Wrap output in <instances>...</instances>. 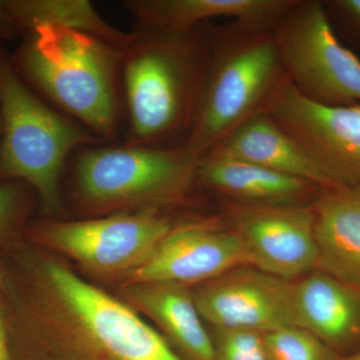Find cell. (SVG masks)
<instances>
[{
    "label": "cell",
    "instance_id": "obj_1",
    "mask_svg": "<svg viewBox=\"0 0 360 360\" xmlns=\"http://www.w3.org/2000/svg\"><path fill=\"white\" fill-rule=\"evenodd\" d=\"M11 253L0 274L11 347L34 360H182L136 310L60 260Z\"/></svg>",
    "mask_w": 360,
    "mask_h": 360
},
{
    "label": "cell",
    "instance_id": "obj_2",
    "mask_svg": "<svg viewBox=\"0 0 360 360\" xmlns=\"http://www.w3.org/2000/svg\"><path fill=\"white\" fill-rule=\"evenodd\" d=\"M205 25L189 32L139 25L122 49L124 143L177 148L193 127L207 63Z\"/></svg>",
    "mask_w": 360,
    "mask_h": 360
},
{
    "label": "cell",
    "instance_id": "obj_3",
    "mask_svg": "<svg viewBox=\"0 0 360 360\" xmlns=\"http://www.w3.org/2000/svg\"><path fill=\"white\" fill-rule=\"evenodd\" d=\"M26 34L13 60L18 72L99 139H115L123 110L122 49L56 25Z\"/></svg>",
    "mask_w": 360,
    "mask_h": 360
},
{
    "label": "cell",
    "instance_id": "obj_4",
    "mask_svg": "<svg viewBox=\"0 0 360 360\" xmlns=\"http://www.w3.org/2000/svg\"><path fill=\"white\" fill-rule=\"evenodd\" d=\"M207 63L184 148L200 160L241 123L265 111L285 78L276 35L231 22L208 26Z\"/></svg>",
    "mask_w": 360,
    "mask_h": 360
},
{
    "label": "cell",
    "instance_id": "obj_5",
    "mask_svg": "<svg viewBox=\"0 0 360 360\" xmlns=\"http://www.w3.org/2000/svg\"><path fill=\"white\" fill-rule=\"evenodd\" d=\"M0 112V177L28 184L45 212L60 214V177L68 158L104 141L40 101L23 84L13 59L1 47Z\"/></svg>",
    "mask_w": 360,
    "mask_h": 360
},
{
    "label": "cell",
    "instance_id": "obj_6",
    "mask_svg": "<svg viewBox=\"0 0 360 360\" xmlns=\"http://www.w3.org/2000/svg\"><path fill=\"white\" fill-rule=\"evenodd\" d=\"M75 195L96 217L179 205L196 184L198 160L184 146H86L75 153Z\"/></svg>",
    "mask_w": 360,
    "mask_h": 360
},
{
    "label": "cell",
    "instance_id": "obj_7",
    "mask_svg": "<svg viewBox=\"0 0 360 360\" xmlns=\"http://www.w3.org/2000/svg\"><path fill=\"white\" fill-rule=\"evenodd\" d=\"M284 73L324 105L360 103V59L336 34L323 1L296 0L274 30Z\"/></svg>",
    "mask_w": 360,
    "mask_h": 360
},
{
    "label": "cell",
    "instance_id": "obj_8",
    "mask_svg": "<svg viewBox=\"0 0 360 360\" xmlns=\"http://www.w3.org/2000/svg\"><path fill=\"white\" fill-rule=\"evenodd\" d=\"M176 225L163 208H146L78 221L49 220L37 224L33 234L92 271L127 276Z\"/></svg>",
    "mask_w": 360,
    "mask_h": 360
},
{
    "label": "cell",
    "instance_id": "obj_9",
    "mask_svg": "<svg viewBox=\"0 0 360 360\" xmlns=\"http://www.w3.org/2000/svg\"><path fill=\"white\" fill-rule=\"evenodd\" d=\"M265 111L333 188H360V103L330 106L303 96L285 77Z\"/></svg>",
    "mask_w": 360,
    "mask_h": 360
},
{
    "label": "cell",
    "instance_id": "obj_10",
    "mask_svg": "<svg viewBox=\"0 0 360 360\" xmlns=\"http://www.w3.org/2000/svg\"><path fill=\"white\" fill-rule=\"evenodd\" d=\"M224 220L238 234L250 266L288 281L317 269L311 205H245L229 201Z\"/></svg>",
    "mask_w": 360,
    "mask_h": 360
},
{
    "label": "cell",
    "instance_id": "obj_11",
    "mask_svg": "<svg viewBox=\"0 0 360 360\" xmlns=\"http://www.w3.org/2000/svg\"><path fill=\"white\" fill-rule=\"evenodd\" d=\"M201 317L213 328L260 333L298 326L295 281L241 265L193 291Z\"/></svg>",
    "mask_w": 360,
    "mask_h": 360
},
{
    "label": "cell",
    "instance_id": "obj_12",
    "mask_svg": "<svg viewBox=\"0 0 360 360\" xmlns=\"http://www.w3.org/2000/svg\"><path fill=\"white\" fill-rule=\"evenodd\" d=\"M248 265L243 243L224 219L177 224L124 284L165 283L193 285Z\"/></svg>",
    "mask_w": 360,
    "mask_h": 360
},
{
    "label": "cell",
    "instance_id": "obj_13",
    "mask_svg": "<svg viewBox=\"0 0 360 360\" xmlns=\"http://www.w3.org/2000/svg\"><path fill=\"white\" fill-rule=\"evenodd\" d=\"M196 184L245 205H312L323 189L307 180L212 155L198 160Z\"/></svg>",
    "mask_w": 360,
    "mask_h": 360
},
{
    "label": "cell",
    "instance_id": "obj_14",
    "mask_svg": "<svg viewBox=\"0 0 360 360\" xmlns=\"http://www.w3.org/2000/svg\"><path fill=\"white\" fill-rule=\"evenodd\" d=\"M296 0H129L124 6L139 25L189 32L226 18L252 30L274 32Z\"/></svg>",
    "mask_w": 360,
    "mask_h": 360
},
{
    "label": "cell",
    "instance_id": "obj_15",
    "mask_svg": "<svg viewBox=\"0 0 360 360\" xmlns=\"http://www.w3.org/2000/svg\"><path fill=\"white\" fill-rule=\"evenodd\" d=\"M311 207L316 269L360 288V188L322 189Z\"/></svg>",
    "mask_w": 360,
    "mask_h": 360
},
{
    "label": "cell",
    "instance_id": "obj_16",
    "mask_svg": "<svg viewBox=\"0 0 360 360\" xmlns=\"http://www.w3.org/2000/svg\"><path fill=\"white\" fill-rule=\"evenodd\" d=\"M296 316L333 350L360 340V288L315 269L295 281Z\"/></svg>",
    "mask_w": 360,
    "mask_h": 360
},
{
    "label": "cell",
    "instance_id": "obj_17",
    "mask_svg": "<svg viewBox=\"0 0 360 360\" xmlns=\"http://www.w3.org/2000/svg\"><path fill=\"white\" fill-rule=\"evenodd\" d=\"M127 304L149 317L168 340L191 360H214L212 335L208 333L188 286L175 283L123 284Z\"/></svg>",
    "mask_w": 360,
    "mask_h": 360
},
{
    "label": "cell",
    "instance_id": "obj_18",
    "mask_svg": "<svg viewBox=\"0 0 360 360\" xmlns=\"http://www.w3.org/2000/svg\"><path fill=\"white\" fill-rule=\"evenodd\" d=\"M206 155L245 161L307 180L323 189L333 188L302 149L266 111L241 123Z\"/></svg>",
    "mask_w": 360,
    "mask_h": 360
},
{
    "label": "cell",
    "instance_id": "obj_19",
    "mask_svg": "<svg viewBox=\"0 0 360 360\" xmlns=\"http://www.w3.org/2000/svg\"><path fill=\"white\" fill-rule=\"evenodd\" d=\"M9 8L20 32L39 25H56L94 35L125 49L132 32L113 27L86 0H8Z\"/></svg>",
    "mask_w": 360,
    "mask_h": 360
},
{
    "label": "cell",
    "instance_id": "obj_20",
    "mask_svg": "<svg viewBox=\"0 0 360 360\" xmlns=\"http://www.w3.org/2000/svg\"><path fill=\"white\" fill-rule=\"evenodd\" d=\"M270 360H340L335 350L307 329L290 326L264 333Z\"/></svg>",
    "mask_w": 360,
    "mask_h": 360
},
{
    "label": "cell",
    "instance_id": "obj_21",
    "mask_svg": "<svg viewBox=\"0 0 360 360\" xmlns=\"http://www.w3.org/2000/svg\"><path fill=\"white\" fill-rule=\"evenodd\" d=\"M214 360H270L264 333L246 329L213 328Z\"/></svg>",
    "mask_w": 360,
    "mask_h": 360
},
{
    "label": "cell",
    "instance_id": "obj_22",
    "mask_svg": "<svg viewBox=\"0 0 360 360\" xmlns=\"http://www.w3.org/2000/svg\"><path fill=\"white\" fill-rule=\"evenodd\" d=\"M25 198L20 184H0V238L16 229L25 213Z\"/></svg>",
    "mask_w": 360,
    "mask_h": 360
},
{
    "label": "cell",
    "instance_id": "obj_23",
    "mask_svg": "<svg viewBox=\"0 0 360 360\" xmlns=\"http://www.w3.org/2000/svg\"><path fill=\"white\" fill-rule=\"evenodd\" d=\"M323 4L331 22H338L360 44V0H329Z\"/></svg>",
    "mask_w": 360,
    "mask_h": 360
},
{
    "label": "cell",
    "instance_id": "obj_24",
    "mask_svg": "<svg viewBox=\"0 0 360 360\" xmlns=\"http://www.w3.org/2000/svg\"><path fill=\"white\" fill-rule=\"evenodd\" d=\"M18 33L20 32L14 23L8 0H0V37L7 39H13Z\"/></svg>",
    "mask_w": 360,
    "mask_h": 360
},
{
    "label": "cell",
    "instance_id": "obj_25",
    "mask_svg": "<svg viewBox=\"0 0 360 360\" xmlns=\"http://www.w3.org/2000/svg\"><path fill=\"white\" fill-rule=\"evenodd\" d=\"M0 360H13L11 347H9L6 321L1 309H0Z\"/></svg>",
    "mask_w": 360,
    "mask_h": 360
},
{
    "label": "cell",
    "instance_id": "obj_26",
    "mask_svg": "<svg viewBox=\"0 0 360 360\" xmlns=\"http://www.w3.org/2000/svg\"><path fill=\"white\" fill-rule=\"evenodd\" d=\"M340 360H360V354L352 355L350 357H345V359H340Z\"/></svg>",
    "mask_w": 360,
    "mask_h": 360
},
{
    "label": "cell",
    "instance_id": "obj_27",
    "mask_svg": "<svg viewBox=\"0 0 360 360\" xmlns=\"http://www.w3.org/2000/svg\"><path fill=\"white\" fill-rule=\"evenodd\" d=\"M2 129H4V123H2L1 112H0V137H1Z\"/></svg>",
    "mask_w": 360,
    "mask_h": 360
}]
</instances>
